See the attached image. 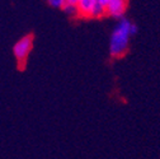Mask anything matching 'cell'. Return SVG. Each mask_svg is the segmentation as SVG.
I'll use <instances>...</instances> for the list:
<instances>
[{"label":"cell","mask_w":160,"mask_h":159,"mask_svg":"<svg viewBox=\"0 0 160 159\" xmlns=\"http://www.w3.org/2000/svg\"><path fill=\"white\" fill-rule=\"evenodd\" d=\"M137 33V27L128 19L122 18L119 19L118 24L111 36L109 42V55L113 59H121L128 51L130 39L132 36Z\"/></svg>","instance_id":"cell-1"},{"label":"cell","mask_w":160,"mask_h":159,"mask_svg":"<svg viewBox=\"0 0 160 159\" xmlns=\"http://www.w3.org/2000/svg\"><path fill=\"white\" fill-rule=\"evenodd\" d=\"M33 41H34V36L29 33L23 36L13 47V54L17 60V65L19 70H23L26 68L28 56L33 49Z\"/></svg>","instance_id":"cell-2"},{"label":"cell","mask_w":160,"mask_h":159,"mask_svg":"<svg viewBox=\"0 0 160 159\" xmlns=\"http://www.w3.org/2000/svg\"><path fill=\"white\" fill-rule=\"evenodd\" d=\"M76 7L79 18L82 19H101L107 15L106 8L98 0H79Z\"/></svg>","instance_id":"cell-3"},{"label":"cell","mask_w":160,"mask_h":159,"mask_svg":"<svg viewBox=\"0 0 160 159\" xmlns=\"http://www.w3.org/2000/svg\"><path fill=\"white\" fill-rule=\"evenodd\" d=\"M128 7V0H108L106 5V13L108 17L122 19Z\"/></svg>","instance_id":"cell-4"},{"label":"cell","mask_w":160,"mask_h":159,"mask_svg":"<svg viewBox=\"0 0 160 159\" xmlns=\"http://www.w3.org/2000/svg\"><path fill=\"white\" fill-rule=\"evenodd\" d=\"M62 10L69 15V17H74V18H79V12H78V7L74 4H65V7L62 8Z\"/></svg>","instance_id":"cell-5"},{"label":"cell","mask_w":160,"mask_h":159,"mask_svg":"<svg viewBox=\"0 0 160 159\" xmlns=\"http://www.w3.org/2000/svg\"><path fill=\"white\" fill-rule=\"evenodd\" d=\"M50 7L56 8V9H62L66 4V0H47Z\"/></svg>","instance_id":"cell-6"},{"label":"cell","mask_w":160,"mask_h":159,"mask_svg":"<svg viewBox=\"0 0 160 159\" xmlns=\"http://www.w3.org/2000/svg\"><path fill=\"white\" fill-rule=\"evenodd\" d=\"M98 3H99V4H102V5L106 8V5H107V3H108V0H98Z\"/></svg>","instance_id":"cell-7"},{"label":"cell","mask_w":160,"mask_h":159,"mask_svg":"<svg viewBox=\"0 0 160 159\" xmlns=\"http://www.w3.org/2000/svg\"><path fill=\"white\" fill-rule=\"evenodd\" d=\"M78 2H79V0H66V3H68V4H74V5H76Z\"/></svg>","instance_id":"cell-8"}]
</instances>
